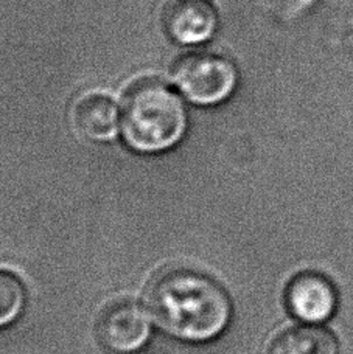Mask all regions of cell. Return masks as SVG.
Here are the masks:
<instances>
[{
    "label": "cell",
    "instance_id": "obj_9",
    "mask_svg": "<svg viewBox=\"0 0 353 354\" xmlns=\"http://www.w3.org/2000/svg\"><path fill=\"white\" fill-rule=\"evenodd\" d=\"M28 292L21 275L0 266V330L15 325L27 306Z\"/></svg>",
    "mask_w": 353,
    "mask_h": 354
},
{
    "label": "cell",
    "instance_id": "obj_7",
    "mask_svg": "<svg viewBox=\"0 0 353 354\" xmlns=\"http://www.w3.org/2000/svg\"><path fill=\"white\" fill-rule=\"evenodd\" d=\"M72 120L83 137L93 142H108L120 132L122 107L109 93L87 92L73 104Z\"/></svg>",
    "mask_w": 353,
    "mask_h": 354
},
{
    "label": "cell",
    "instance_id": "obj_4",
    "mask_svg": "<svg viewBox=\"0 0 353 354\" xmlns=\"http://www.w3.org/2000/svg\"><path fill=\"white\" fill-rule=\"evenodd\" d=\"M97 333L106 348L129 354L147 345L151 336V322L136 300L118 299L100 313Z\"/></svg>",
    "mask_w": 353,
    "mask_h": 354
},
{
    "label": "cell",
    "instance_id": "obj_8",
    "mask_svg": "<svg viewBox=\"0 0 353 354\" xmlns=\"http://www.w3.org/2000/svg\"><path fill=\"white\" fill-rule=\"evenodd\" d=\"M266 354H338V340L316 325L291 326L271 339Z\"/></svg>",
    "mask_w": 353,
    "mask_h": 354
},
{
    "label": "cell",
    "instance_id": "obj_6",
    "mask_svg": "<svg viewBox=\"0 0 353 354\" xmlns=\"http://www.w3.org/2000/svg\"><path fill=\"white\" fill-rule=\"evenodd\" d=\"M218 15L207 0H173L165 11V30L181 46H201L217 33Z\"/></svg>",
    "mask_w": 353,
    "mask_h": 354
},
{
    "label": "cell",
    "instance_id": "obj_1",
    "mask_svg": "<svg viewBox=\"0 0 353 354\" xmlns=\"http://www.w3.org/2000/svg\"><path fill=\"white\" fill-rule=\"evenodd\" d=\"M147 306L163 331L188 342H210L232 320L226 288L206 272L174 266L157 274L147 289Z\"/></svg>",
    "mask_w": 353,
    "mask_h": 354
},
{
    "label": "cell",
    "instance_id": "obj_2",
    "mask_svg": "<svg viewBox=\"0 0 353 354\" xmlns=\"http://www.w3.org/2000/svg\"><path fill=\"white\" fill-rule=\"evenodd\" d=\"M188 112L184 97L159 81H145L126 95L120 134L131 149L143 154L163 153L184 138Z\"/></svg>",
    "mask_w": 353,
    "mask_h": 354
},
{
    "label": "cell",
    "instance_id": "obj_3",
    "mask_svg": "<svg viewBox=\"0 0 353 354\" xmlns=\"http://www.w3.org/2000/svg\"><path fill=\"white\" fill-rule=\"evenodd\" d=\"M172 80L182 97L197 106H217L232 97L238 86V71L226 56L194 52L176 62Z\"/></svg>",
    "mask_w": 353,
    "mask_h": 354
},
{
    "label": "cell",
    "instance_id": "obj_5",
    "mask_svg": "<svg viewBox=\"0 0 353 354\" xmlns=\"http://www.w3.org/2000/svg\"><path fill=\"white\" fill-rule=\"evenodd\" d=\"M285 303L293 317L307 325H318L335 315L338 292L325 275L307 270L288 283Z\"/></svg>",
    "mask_w": 353,
    "mask_h": 354
}]
</instances>
